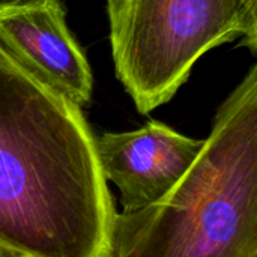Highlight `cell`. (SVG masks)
<instances>
[{
    "label": "cell",
    "mask_w": 257,
    "mask_h": 257,
    "mask_svg": "<svg viewBox=\"0 0 257 257\" xmlns=\"http://www.w3.org/2000/svg\"><path fill=\"white\" fill-rule=\"evenodd\" d=\"M116 212L83 110L0 45V245L105 257Z\"/></svg>",
    "instance_id": "6da1fadb"
},
{
    "label": "cell",
    "mask_w": 257,
    "mask_h": 257,
    "mask_svg": "<svg viewBox=\"0 0 257 257\" xmlns=\"http://www.w3.org/2000/svg\"><path fill=\"white\" fill-rule=\"evenodd\" d=\"M105 257H257V66L218 107L187 175L157 203L116 212Z\"/></svg>",
    "instance_id": "7a4b0ae2"
},
{
    "label": "cell",
    "mask_w": 257,
    "mask_h": 257,
    "mask_svg": "<svg viewBox=\"0 0 257 257\" xmlns=\"http://www.w3.org/2000/svg\"><path fill=\"white\" fill-rule=\"evenodd\" d=\"M117 80L142 114L167 104L197 60L238 38L256 53L257 0H107Z\"/></svg>",
    "instance_id": "3957f363"
},
{
    "label": "cell",
    "mask_w": 257,
    "mask_h": 257,
    "mask_svg": "<svg viewBox=\"0 0 257 257\" xmlns=\"http://www.w3.org/2000/svg\"><path fill=\"white\" fill-rule=\"evenodd\" d=\"M0 45L24 69L80 108L90 104L92 68L59 0L0 2Z\"/></svg>",
    "instance_id": "277c9868"
},
{
    "label": "cell",
    "mask_w": 257,
    "mask_h": 257,
    "mask_svg": "<svg viewBox=\"0 0 257 257\" xmlns=\"http://www.w3.org/2000/svg\"><path fill=\"white\" fill-rule=\"evenodd\" d=\"M203 142L158 120L96 136L99 169L105 182L119 191L120 212H136L161 200L191 169Z\"/></svg>",
    "instance_id": "5b68a950"
},
{
    "label": "cell",
    "mask_w": 257,
    "mask_h": 257,
    "mask_svg": "<svg viewBox=\"0 0 257 257\" xmlns=\"http://www.w3.org/2000/svg\"><path fill=\"white\" fill-rule=\"evenodd\" d=\"M0 257H29L26 254H21V253H17V251H12L3 245H0Z\"/></svg>",
    "instance_id": "8992f818"
}]
</instances>
